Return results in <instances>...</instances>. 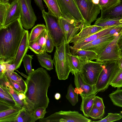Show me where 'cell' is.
Here are the masks:
<instances>
[{
	"label": "cell",
	"mask_w": 122,
	"mask_h": 122,
	"mask_svg": "<svg viewBox=\"0 0 122 122\" xmlns=\"http://www.w3.org/2000/svg\"><path fill=\"white\" fill-rule=\"evenodd\" d=\"M5 74L18 84L22 88L24 93L25 94L27 89L26 84L21 76L14 71H6Z\"/></svg>",
	"instance_id": "484cf974"
},
{
	"label": "cell",
	"mask_w": 122,
	"mask_h": 122,
	"mask_svg": "<svg viewBox=\"0 0 122 122\" xmlns=\"http://www.w3.org/2000/svg\"><path fill=\"white\" fill-rule=\"evenodd\" d=\"M74 75V82L76 87L75 92L80 95L87 96L94 93H97L94 86L91 85L85 81L82 72L74 71L72 73Z\"/></svg>",
	"instance_id": "7c38bea8"
},
{
	"label": "cell",
	"mask_w": 122,
	"mask_h": 122,
	"mask_svg": "<svg viewBox=\"0 0 122 122\" xmlns=\"http://www.w3.org/2000/svg\"><path fill=\"white\" fill-rule=\"evenodd\" d=\"M103 28L94 25L87 26L80 30V32L71 40L70 43L74 44L79 40L95 33Z\"/></svg>",
	"instance_id": "d6986e66"
},
{
	"label": "cell",
	"mask_w": 122,
	"mask_h": 122,
	"mask_svg": "<svg viewBox=\"0 0 122 122\" xmlns=\"http://www.w3.org/2000/svg\"><path fill=\"white\" fill-rule=\"evenodd\" d=\"M75 88L70 84L67 90L66 98L72 106H75L78 102V94L75 91Z\"/></svg>",
	"instance_id": "1f68e13d"
},
{
	"label": "cell",
	"mask_w": 122,
	"mask_h": 122,
	"mask_svg": "<svg viewBox=\"0 0 122 122\" xmlns=\"http://www.w3.org/2000/svg\"><path fill=\"white\" fill-rule=\"evenodd\" d=\"M117 43L120 48L122 47V33L121 34L118 39Z\"/></svg>",
	"instance_id": "681fc988"
},
{
	"label": "cell",
	"mask_w": 122,
	"mask_h": 122,
	"mask_svg": "<svg viewBox=\"0 0 122 122\" xmlns=\"http://www.w3.org/2000/svg\"><path fill=\"white\" fill-rule=\"evenodd\" d=\"M102 69L94 85L96 92H103L108 88L114 76L120 69L117 60L102 62Z\"/></svg>",
	"instance_id": "5b68a950"
},
{
	"label": "cell",
	"mask_w": 122,
	"mask_h": 122,
	"mask_svg": "<svg viewBox=\"0 0 122 122\" xmlns=\"http://www.w3.org/2000/svg\"><path fill=\"white\" fill-rule=\"evenodd\" d=\"M20 20L23 28L30 29L34 25L37 18L31 5V0H20Z\"/></svg>",
	"instance_id": "30bf717a"
},
{
	"label": "cell",
	"mask_w": 122,
	"mask_h": 122,
	"mask_svg": "<svg viewBox=\"0 0 122 122\" xmlns=\"http://www.w3.org/2000/svg\"><path fill=\"white\" fill-rule=\"evenodd\" d=\"M42 122H90L87 118L78 111H61L45 118L39 119Z\"/></svg>",
	"instance_id": "8992f818"
},
{
	"label": "cell",
	"mask_w": 122,
	"mask_h": 122,
	"mask_svg": "<svg viewBox=\"0 0 122 122\" xmlns=\"http://www.w3.org/2000/svg\"><path fill=\"white\" fill-rule=\"evenodd\" d=\"M36 56L40 64L42 67L49 71L53 69V60L51 55L46 52Z\"/></svg>",
	"instance_id": "d4e9b609"
},
{
	"label": "cell",
	"mask_w": 122,
	"mask_h": 122,
	"mask_svg": "<svg viewBox=\"0 0 122 122\" xmlns=\"http://www.w3.org/2000/svg\"><path fill=\"white\" fill-rule=\"evenodd\" d=\"M62 17L79 27L87 26L74 0H57Z\"/></svg>",
	"instance_id": "277c9868"
},
{
	"label": "cell",
	"mask_w": 122,
	"mask_h": 122,
	"mask_svg": "<svg viewBox=\"0 0 122 122\" xmlns=\"http://www.w3.org/2000/svg\"><path fill=\"white\" fill-rule=\"evenodd\" d=\"M23 107L15 105L0 111V122H15Z\"/></svg>",
	"instance_id": "ac0fdd59"
},
{
	"label": "cell",
	"mask_w": 122,
	"mask_h": 122,
	"mask_svg": "<svg viewBox=\"0 0 122 122\" xmlns=\"http://www.w3.org/2000/svg\"><path fill=\"white\" fill-rule=\"evenodd\" d=\"M120 50H121V51L122 56V47L120 48Z\"/></svg>",
	"instance_id": "6f0895ef"
},
{
	"label": "cell",
	"mask_w": 122,
	"mask_h": 122,
	"mask_svg": "<svg viewBox=\"0 0 122 122\" xmlns=\"http://www.w3.org/2000/svg\"><path fill=\"white\" fill-rule=\"evenodd\" d=\"M47 33L46 29L43 31L36 40L39 44L45 49Z\"/></svg>",
	"instance_id": "b9f144b4"
},
{
	"label": "cell",
	"mask_w": 122,
	"mask_h": 122,
	"mask_svg": "<svg viewBox=\"0 0 122 122\" xmlns=\"http://www.w3.org/2000/svg\"><path fill=\"white\" fill-rule=\"evenodd\" d=\"M5 75L7 80L10 83L16 90L19 93H24L22 88L18 84L6 76L5 74Z\"/></svg>",
	"instance_id": "f6af8a7d"
},
{
	"label": "cell",
	"mask_w": 122,
	"mask_h": 122,
	"mask_svg": "<svg viewBox=\"0 0 122 122\" xmlns=\"http://www.w3.org/2000/svg\"><path fill=\"white\" fill-rule=\"evenodd\" d=\"M96 94L94 93L87 96L80 95L82 100L80 110L86 117H89L88 115L94 105V99Z\"/></svg>",
	"instance_id": "ffe728a7"
},
{
	"label": "cell",
	"mask_w": 122,
	"mask_h": 122,
	"mask_svg": "<svg viewBox=\"0 0 122 122\" xmlns=\"http://www.w3.org/2000/svg\"><path fill=\"white\" fill-rule=\"evenodd\" d=\"M43 0L48 7L49 12L59 18L62 17L57 0Z\"/></svg>",
	"instance_id": "4316f807"
},
{
	"label": "cell",
	"mask_w": 122,
	"mask_h": 122,
	"mask_svg": "<svg viewBox=\"0 0 122 122\" xmlns=\"http://www.w3.org/2000/svg\"><path fill=\"white\" fill-rule=\"evenodd\" d=\"M116 36L108 35L101 37L83 46L80 48L93 51L98 55L104 51Z\"/></svg>",
	"instance_id": "4fadbf2b"
},
{
	"label": "cell",
	"mask_w": 122,
	"mask_h": 122,
	"mask_svg": "<svg viewBox=\"0 0 122 122\" xmlns=\"http://www.w3.org/2000/svg\"><path fill=\"white\" fill-rule=\"evenodd\" d=\"M16 0H0V2L2 3H8L11 4Z\"/></svg>",
	"instance_id": "816d5d0a"
},
{
	"label": "cell",
	"mask_w": 122,
	"mask_h": 122,
	"mask_svg": "<svg viewBox=\"0 0 122 122\" xmlns=\"http://www.w3.org/2000/svg\"><path fill=\"white\" fill-rule=\"evenodd\" d=\"M110 85L114 88L122 87V69H120L117 73Z\"/></svg>",
	"instance_id": "74e56055"
},
{
	"label": "cell",
	"mask_w": 122,
	"mask_h": 122,
	"mask_svg": "<svg viewBox=\"0 0 122 122\" xmlns=\"http://www.w3.org/2000/svg\"><path fill=\"white\" fill-rule=\"evenodd\" d=\"M61 97V94L58 93H56L54 97L55 99L56 100L59 99Z\"/></svg>",
	"instance_id": "db71d44e"
},
{
	"label": "cell",
	"mask_w": 122,
	"mask_h": 122,
	"mask_svg": "<svg viewBox=\"0 0 122 122\" xmlns=\"http://www.w3.org/2000/svg\"><path fill=\"white\" fill-rule=\"evenodd\" d=\"M10 4L0 2V27L4 24L5 18Z\"/></svg>",
	"instance_id": "8d00e7d4"
},
{
	"label": "cell",
	"mask_w": 122,
	"mask_h": 122,
	"mask_svg": "<svg viewBox=\"0 0 122 122\" xmlns=\"http://www.w3.org/2000/svg\"><path fill=\"white\" fill-rule=\"evenodd\" d=\"M93 104L100 110L104 111L105 107L102 98L95 96L94 99Z\"/></svg>",
	"instance_id": "7bdbcfd3"
},
{
	"label": "cell",
	"mask_w": 122,
	"mask_h": 122,
	"mask_svg": "<svg viewBox=\"0 0 122 122\" xmlns=\"http://www.w3.org/2000/svg\"><path fill=\"white\" fill-rule=\"evenodd\" d=\"M29 31L25 30L15 58L11 63H14L16 65V69L20 68L23 58L29 49Z\"/></svg>",
	"instance_id": "9a60e30c"
},
{
	"label": "cell",
	"mask_w": 122,
	"mask_h": 122,
	"mask_svg": "<svg viewBox=\"0 0 122 122\" xmlns=\"http://www.w3.org/2000/svg\"><path fill=\"white\" fill-rule=\"evenodd\" d=\"M42 16L45 22L46 29L52 38L55 47L61 43L64 37L59 25V17L45 10L42 11Z\"/></svg>",
	"instance_id": "52a82bcc"
},
{
	"label": "cell",
	"mask_w": 122,
	"mask_h": 122,
	"mask_svg": "<svg viewBox=\"0 0 122 122\" xmlns=\"http://www.w3.org/2000/svg\"><path fill=\"white\" fill-rule=\"evenodd\" d=\"M80 58L82 64L83 72L82 73L85 81L89 84L94 86L103 69V63Z\"/></svg>",
	"instance_id": "9c48e42d"
},
{
	"label": "cell",
	"mask_w": 122,
	"mask_h": 122,
	"mask_svg": "<svg viewBox=\"0 0 122 122\" xmlns=\"http://www.w3.org/2000/svg\"><path fill=\"white\" fill-rule=\"evenodd\" d=\"M116 26L104 27L98 32L79 40L74 43L72 47L75 49H79L83 46L98 38L108 35L110 31Z\"/></svg>",
	"instance_id": "2e32d148"
},
{
	"label": "cell",
	"mask_w": 122,
	"mask_h": 122,
	"mask_svg": "<svg viewBox=\"0 0 122 122\" xmlns=\"http://www.w3.org/2000/svg\"><path fill=\"white\" fill-rule=\"evenodd\" d=\"M46 29V26L43 24L36 25L32 29L30 34L29 42L36 40L43 31Z\"/></svg>",
	"instance_id": "4dcf8cb0"
},
{
	"label": "cell",
	"mask_w": 122,
	"mask_h": 122,
	"mask_svg": "<svg viewBox=\"0 0 122 122\" xmlns=\"http://www.w3.org/2000/svg\"><path fill=\"white\" fill-rule=\"evenodd\" d=\"M93 3L96 5H98L100 0H92Z\"/></svg>",
	"instance_id": "11a10c76"
},
{
	"label": "cell",
	"mask_w": 122,
	"mask_h": 122,
	"mask_svg": "<svg viewBox=\"0 0 122 122\" xmlns=\"http://www.w3.org/2000/svg\"><path fill=\"white\" fill-rule=\"evenodd\" d=\"M55 45L50 35L47 31L45 48L46 52L51 53L53 51Z\"/></svg>",
	"instance_id": "60d3db41"
},
{
	"label": "cell",
	"mask_w": 122,
	"mask_h": 122,
	"mask_svg": "<svg viewBox=\"0 0 122 122\" xmlns=\"http://www.w3.org/2000/svg\"><path fill=\"white\" fill-rule=\"evenodd\" d=\"M87 26L96 20L101 8L92 0H74Z\"/></svg>",
	"instance_id": "ba28073f"
},
{
	"label": "cell",
	"mask_w": 122,
	"mask_h": 122,
	"mask_svg": "<svg viewBox=\"0 0 122 122\" xmlns=\"http://www.w3.org/2000/svg\"><path fill=\"white\" fill-rule=\"evenodd\" d=\"M122 33V25L115 26L109 31V35L117 36Z\"/></svg>",
	"instance_id": "ee69618b"
},
{
	"label": "cell",
	"mask_w": 122,
	"mask_h": 122,
	"mask_svg": "<svg viewBox=\"0 0 122 122\" xmlns=\"http://www.w3.org/2000/svg\"><path fill=\"white\" fill-rule=\"evenodd\" d=\"M121 34L116 36L104 51L98 55L96 61L102 62L106 61L117 60L121 57L120 49L117 43Z\"/></svg>",
	"instance_id": "8fae6325"
},
{
	"label": "cell",
	"mask_w": 122,
	"mask_h": 122,
	"mask_svg": "<svg viewBox=\"0 0 122 122\" xmlns=\"http://www.w3.org/2000/svg\"><path fill=\"white\" fill-rule=\"evenodd\" d=\"M33 55H30L26 54L23 59V65L28 75L34 70L32 69L31 64V60L33 59Z\"/></svg>",
	"instance_id": "e575fe53"
},
{
	"label": "cell",
	"mask_w": 122,
	"mask_h": 122,
	"mask_svg": "<svg viewBox=\"0 0 122 122\" xmlns=\"http://www.w3.org/2000/svg\"><path fill=\"white\" fill-rule=\"evenodd\" d=\"M25 29L20 17L0 27V60L11 63L14 59Z\"/></svg>",
	"instance_id": "7a4b0ae2"
},
{
	"label": "cell",
	"mask_w": 122,
	"mask_h": 122,
	"mask_svg": "<svg viewBox=\"0 0 122 122\" xmlns=\"http://www.w3.org/2000/svg\"><path fill=\"white\" fill-rule=\"evenodd\" d=\"M120 115L122 117V111H121L119 113Z\"/></svg>",
	"instance_id": "9f6ffc18"
},
{
	"label": "cell",
	"mask_w": 122,
	"mask_h": 122,
	"mask_svg": "<svg viewBox=\"0 0 122 122\" xmlns=\"http://www.w3.org/2000/svg\"><path fill=\"white\" fill-rule=\"evenodd\" d=\"M26 78V97L23 100L25 108L33 112L39 108L46 109L49 102L47 92L51 81L47 71L39 68L34 70Z\"/></svg>",
	"instance_id": "6da1fadb"
},
{
	"label": "cell",
	"mask_w": 122,
	"mask_h": 122,
	"mask_svg": "<svg viewBox=\"0 0 122 122\" xmlns=\"http://www.w3.org/2000/svg\"><path fill=\"white\" fill-rule=\"evenodd\" d=\"M0 86V102L11 106H15V103L11 96L8 92Z\"/></svg>",
	"instance_id": "f546056e"
},
{
	"label": "cell",
	"mask_w": 122,
	"mask_h": 122,
	"mask_svg": "<svg viewBox=\"0 0 122 122\" xmlns=\"http://www.w3.org/2000/svg\"><path fill=\"white\" fill-rule=\"evenodd\" d=\"M20 0H16L10 4L7 10L2 26H5L20 17Z\"/></svg>",
	"instance_id": "e0dca14e"
},
{
	"label": "cell",
	"mask_w": 122,
	"mask_h": 122,
	"mask_svg": "<svg viewBox=\"0 0 122 122\" xmlns=\"http://www.w3.org/2000/svg\"><path fill=\"white\" fill-rule=\"evenodd\" d=\"M33 113L23 107L15 122H32Z\"/></svg>",
	"instance_id": "f1b7e54d"
},
{
	"label": "cell",
	"mask_w": 122,
	"mask_h": 122,
	"mask_svg": "<svg viewBox=\"0 0 122 122\" xmlns=\"http://www.w3.org/2000/svg\"><path fill=\"white\" fill-rule=\"evenodd\" d=\"M109 96L114 105L122 107V89L117 88Z\"/></svg>",
	"instance_id": "83f0119b"
},
{
	"label": "cell",
	"mask_w": 122,
	"mask_h": 122,
	"mask_svg": "<svg viewBox=\"0 0 122 122\" xmlns=\"http://www.w3.org/2000/svg\"><path fill=\"white\" fill-rule=\"evenodd\" d=\"M58 22L63 37L66 42H70L80 30L79 27L62 17L59 18Z\"/></svg>",
	"instance_id": "5bb4252c"
},
{
	"label": "cell",
	"mask_w": 122,
	"mask_h": 122,
	"mask_svg": "<svg viewBox=\"0 0 122 122\" xmlns=\"http://www.w3.org/2000/svg\"><path fill=\"white\" fill-rule=\"evenodd\" d=\"M71 72L74 71L83 72L82 64L80 58L77 56L72 54L71 52L69 54Z\"/></svg>",
	"instance_id": "cb8c5ba5"
},
{
	"label": "cell",
	"mask_w": 122,
	"mask_h": 122,
	"mask_svg": "<svg viewBox=\"0 0 122 122\" xmlns=\"http://www.w3.org/2000/svg\"><path fill=\"white\" fill-rule=\"evenodd\" d=\"M117 62L120 69H122V56L118 60H117Z\"/></svg>",
	"instance_id": "f5cc1de1"
},
{
	"label": "cell",
	"mask_w": 122,
	"mask_h": 122,
	"mask_svg": "<svg viewBox=\"0 0 122 122\" xmlns=\"http://www.w3.org/2000/svg\"><path fill=\"white\" fill-rule=\"evenodd\" d=\"M3 63L6 66V71H14L15 70H16V65L14 63L11 64L4 62Z\"/></svg>",
	"instance_id": "7dc6e473"
},
{
	"label": "cell",
	"mask_w": 122,
	"mask_h": 122,
	"mask_svg": "<svg viewBox=\"0 0 122 122\" xmlns=\"http://www.w3.org/2000/svg\"><path fill=\"white\" fill-rule=\"evenodd\" d=\"M34 0L37 5L41 11L45 10L42 0Z\"/></svg>",
	"instance_id": "c3c4849f"
},
{
	"label": "cell",
	"mask_w": 122,
	"mask_h": 122,
	"mask_svg": "<svg viewBox=\"0 0 122 122\" xmlns=\"http://www.w3.org/2000/svg\"><path fill=\"white\" fill-rule=\"evenodd\" d=\"M29 49L37 55L44 53L47 52L46 49L39 44L36 40L29 42Z\"/></svg>",
	"instance_id": "836d02e7"
},
{
	"label": "cell",
	"mask_w": 122,
	"mask_h": 122,
	"mask_svg": "<svg viewBox=\"0 0 122 122\" xmlns=\"http://www.w3.org/2000/svg\"><path fill=\"white\" fill-rule=\"evenodd\" d=\"M120 1V0H100L98 5L101 8V10H106L117 5Z\"/></svg>",
	"instance_id": "d6a6232c"
},
{
	"label": "cell",
	"mask_w": 122,
	"mask_h": 122,
	"mask_svg": "<svg viewBox=\"0 0 122 122\" xmlns=\"http://www.w3.org/2000/svg\"><path fill=\"white\" fill-rule=\"evenodd\" d=\"M18 95L19 99L21 100L25 99L26 97L25 94L24 93H20L19 92Z\"/></svg>",
	"instance_id": "f907efd6"
},
{
	"label": "cell",
	"mask_w": 122,
	"mask_h": 122,
	"mask_svg": "<svg viewBox=\"0 0 122 122\" xmlns=\"http://www.w3.org/2000/svg\"><path fill=\"white\" fill-rule=\"evenodd\" d=\"M55 47L53 63L58 79L65 80L68 78L71 71L69 57L70 46L64 38L61 44Z\"/></svg>",
	"instance_id": "3957f363"
},
{
	"label": "cell",
	"mask_w": 122,
	"mask_h": 122,
	"mask_svg": "<svg viewBox=\"0 0 122 122\" xmlns=\"http://www.w3.org/2000/svg\"><path fill=\"white\" fill-rule=\"evenodd\" d=\"M104 112V111L100 110L93 105L89 114L88 117L95 119H102Z\"/></svg>",
	"instance_id": "d590c367"
},
{
	"label": "cell",
	"mask_w": 122,
	"mask_h": 122,
	"mask_svg": "<svg viewBox=\"0 0 122 122\" xmlns=\"http://www.w3.org/2000/svg\"><path fill=\"white\" fill-rule=\"evenodd\" d=\"M6 71V67L2 60H0V78H2Z\"/></svg>",
	"instance_id": "bcb514c9"
},
{
	"label": "cell",
	"mask_w": 122,
	"mask_h": 122,
	"mask_svg": "<svg viewBox=\"0 0 122 122\" xmlns=\"http://www.w3.org/2000/svg\"><path fill=\"white\" fill-rule=\"evenodd\" d=\"M122 118L119 113H108L107 115L105 118L96 122H110L119 120Z\"/></svg>",
	"instance_id": "ab89813d"
},
{
	"label": "cell",
	"mask_w": 122,
	"mask_h": 122,
	"mask_svg": "<svg viewBox=\"0 0 122 122\" xmlns=\"http://www.w3.org/2000/svg\"><path fill=\"white\" fill-rule=\"evenodd\" d=\"M47 112L46 109L44 108H39L34 111L32 114V122L44 118L46 113Z\"/></svg>",
	"instance_id": "f35d334b"
},
{
	"label": "cell",
	"mask_w": 122,
	"mask_h": 122,
	"mask_svg": "<svg viewBox=\"0 0 122 122\" xmlns=\"http://www.w3.org/2000/svg\"><path fill=\"white\" fill-rule=\"evenodd\" d=\"M122 25V18L114 19L103 18L99 17L97 19L94 25L104 28Z\"/></svg>",
	"instance_id": "603a6c76"
},
{
	"label": "cell",
	"mask_w": 122,
	"mask_h": 122,
	"mask_svg": "<svg viewBox=\"0 0 122 122\" xmlns=\"http://www.w3.org/2000/svg\"><path fill=\"white\" fill-rule=\"evenodd\" d=\"M71 53L76 56L80 58L90 60H97L98 58L97 54L94 51L90 50H83L81 48L75 49L70 46Z\"/></svg>",
	"instance_id": "44dd1931"
},
{
	"label": "cell",
	"mask_w": 122,
	"mask_h": 122,
	"mask_svg": "<svg viewBox=\"0 0 122 122\" xmlns=\"http://www.w3.org/2000/svg\"><path fill=\"white\" fill-rule=\"evenodd\" d=\"M101 10L100 17L114 19L122 18V0L115 7L106 10Z\"/></svg>",
	"instance_id": "7402d4cb"
}]
</instances>
